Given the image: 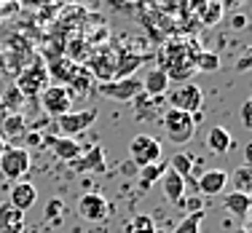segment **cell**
Masks as SVG:
<instances>
[{"label": "cell", "instance_id": "obj_23", "mask_svg": "<svg viewBox=\"0 0 252 233\" xmlns=\"http://www.w3.org/2000/svg\"><path fill=\"white\" fill-rule=\"evenodd\" d=\"M250 196H244V193H228L225 196V212H231L233 217H239V220H247L250 217Z\"/></svg>", "mask_w": 252, "mask_h": 233}, {"label": "cell", "instance_id": "obj_1", "mask_svg": "<svg viewBox=\"0 0 252 233\" xmlns=\"http://www.w3.org/2000/svg\"><path fill=\"white\" fill-rule=\"evenodd\" d=\"M161 121H164V126H166L169 142H175V145H188V142L193 140V134H196V118L193 116H188V113H183V110L166 107L164 116H161Z\"/></svg>", "mask_w": 252, "mask_h": 233}, {"label": "cell", "instance_id": "obj_13", "mask_svg": "<svg viewBox=\"0 0 252 233\" xmlns=\"http://www.w3.org/2000/svg\"><path fill=\"white\" fill-rule=\"evenodd\" d=\"M228 185V172L225 169H207L201 172L199 182H196V190H199L201 196H218L223 193Z\"/></svg>", "mask_w": 252, "mask_h": 233}, {"label": "cell", "instance_id": "obj_40", "mask_svg": "<svg viewBox=\"0 0 252 233\" xmlns=\"http://www.w3.org/2000/svg\"><path fill=\"white\" fill-rule=\"evenodd\" d=\"M156 233H161V231H156Z\"/></svg>", "mask_w": 252, "mask_h": 233}, {"label": "cell", "instance_id": "obj_24", "mask_svg": "<svg viewBox=\"0 0 252 233\" xmlns=\"http://www.w3.org/2000/svg\"><path fill=\"white\" fill-rule=\"evenodd\" d=\"M231 182H233V190H236V193L250 196V190H252V169H250V164H242L239 169H233L231 172Z\"/></svg>", "mask_w": 252, "mask_h": 233}, {"label": "cell", "instance_id": "obj_7", "mask_svg": "<svg viewBox=\"0 0 252 233\" xmlns=\"http://www.w3.org/2000/svg\"><path fill=\"white\" fill-rule=\"evenodd\" d=\"M116 59H118V51H113L110 46H102V51H94L83 67H86V73L92 78H97L99 83H107L116 78Z\"/></svg>", "mask_w": 252, "mask_h": 233}, {"label": "cell", "instance_id": "obj_28", "mask_svg": "<svg viewBox=\"0 0 252 233\" xmlns=\"http://www.w3.org/2000/svg\"><path fill=\"white\" fill-rule=\"evenodd\" d=\"M193 67H196V73H218L220 70V57L215 51H199Z\"/></svg>", "mask_w": 252, "mask_h": 233}, {"label": "cell", "instance_id": "obj_38", "mask_svg": "<svg viewBox=\"0 0 252 233\" xmlns=\"http://www.w3.org/2000/svg\"><path fill=\"white\" fill-rule=\"evenodd\" d=\"M3 150H5V142H3V140H0V155H3Z\"/></svg>", "mask_w": 252, "mask_h": 233}, {"label": "cell", "instance_id": "obj_26", "mask_svg": "<svg viewBox=\"0 0 252 233\" xmlns=\"http://www.w3.org/2000/svg\"><path fill=\"white\" fill-rule=\"evenodd\" d=\"M124 233H156V223L151 214H134L126 220Z\"/></svg>", "mask_w": 252, "mask_h": 233}, {"label": "cell", "instance_id": "obj_11", "mask_svg": "<svg viewBox=\"0 0 252 233\" xmlns=\"http://www.w3.org/2000/svg\"><path fill=\"white\" fill-rule=\"evenodd\" d=\"M134 118L137 121H156V118L164 116L166 107L164 105V97H148V94H137L134 99Z\"/></svg>", "mask_w": 252, "mask_h": 233}, {"label": "cell", "instance_id": "obj_22", "mask_svg": "<svg viewBox=\"0 0 252 233\" xmlns=\"http://www.w3.org/2000/svg\"><path fill=\"white\" fill-rule=\"evenodd\" d=\"M193 11L199 14V22L201 27H215L220 19H223V3H215V0H209V3H196Z\"/></svg>", "mask_w": 252, "mask_h": 233}, {"label": "cell", "instance_id": "obj_37", "mask_svg": "<svg viewBox=\"0 0 252 233\" xmlns=\"http://www.w3.org/2000/svg\"><path fill=\"white\" fill-rule=\"evenodd\" d=\"M3 233H25V223H19V225H11V228H5Z\"/></svg>", "mask_w": 252, "mask_h": 233}, {"label": "cell", "instance_id": "obj_27", "mask_svg": "<svg viewBox=\"0 0 252 233\" xmlns=\"http://www.w3.org/2000/svg\"><path fill=\"white\" fill-rule=\"evenodd\" d=\"M164 169H166V164H161V161H158V164H151V166H142V169H140V188L142 190L153 188V182L161 180Z\"/></svg>", "mask_w": 252, "mask_h": 233}, {"label": "cell", "instance_id": "obj_16", "mask_svg": "<svg viewBox=\"0 0 252 233\" xmlns=\"http://www.w3.org/2000/svg\"><path fill=\"white\" fill-rule=\"evenodd\" d=\"M35 199H38V190H35L32 182H14L8 204L14 206L16 212H25V209H30L35 204Z\"/></svg>", "mask_w": 252, "mask_h": 233}, {"label": "cell", "instance_id": "obj_4", "mask_svg": "<svg viewBox=\"0 0 252 233\" xmlns=\"http://www.w3.org/2000/svg\"><path fill=\"white\" fill-rule=\"evenodd\" d=\"M166 102H169L172 110H183V113H188V116H193V113L201 110L204 94L196 83L188 81V83H180V86L169 88V91H166Z\"/></svg>", "mask_w": 252, "mask_h": 233}, {"label": "cell", "instance_id": "obj_5", "mask_svg": "<svg viewBox=\"0 0 252 233\" xmlns=\"http://www.w3.org/2000/svg\"><path fill=\"white\" fill-rule=\"evenodd\" d=\"M129 158L134 166H151L161 161V142L151 134H137L129 145Z\"/></svg>", "mask_w": 252, "mask_h": 233}, {"label": "cell", "instance_id": "obj_35", "mask_svg": "<svg viewBox=\"0 0 252 233\" xmlns=\"http://www.w3.org/2000/svg\"><path fill=\"white\" fill-rule=\"evenodd\" d=\"M231 27H233V29H244V27H247V16H244V14H236V16L231 19Z\"/></svg>", "mask_w": 252, "mask_h": 233}, {"label": "cell", "instance_id": "obj_32", "mask_svg": "<svg viewBox=\"0 0 252 233\" xmlns=\"http://www.w3.org/2000/svg\"><path fill=\"white\" fill-rule=\"evenodd\" d=\"M22 99H25V97L19 94V88H16V86H8V88H5V94H3V102H5V107L16 110V107L22 105Z\"/></svg>", "mask_w": 252, "mask_h": 233}, {"label": "cell", "instance_id": "obj_15", "mask_svg": "<svg viewBox=\"0 0 252 233\" xmlns=\"http://www.w3.org/2000/svg\"><path fill=\"white\" fill-rule=\"evenodd\" d=\"M27 134V121L22 113H8V116L3 118V134H0V140H11L14 142V147H19V140H25Z\"/></svg>", "mask_w": 252, "mask_h": 233}, {"label": "cell", "instance_id": "obj_10", "mask_svg": "<svg viewBox=\"0 0 252 233\" xmlns=\"http://www.w3.org/2000/svg\"><path fill=\"white\" fill-rule=\"evenodd\" d=\"M40 105H43V110L49 113L51 118H59V116H64V113H70L73 99H70V94L64 86H46L43 91H40Z\"/></svg>", "mask_w": 252, "mask_h": 233}, {"label": "cell", "instance_id": "obj_8", "mask_svg": "<svg viewBox=\"0 0 252 233\" xmlns=\"http://www.w3.org/2000/svg\"><path fill=\"white\" fill-rule=\"evenodd\" d=\"M97 91L107 99H116V102H131L137 94H142V81L140 78H124V81H107L99 83Z\"/></svg>", "mask_w": 252, "mask_h": 233}, {"label": "cell", "instance_id": "obj_17", "mask_svg": "<svg viewBox=\"0 0 252 233\" xmlns=\"http://www.w3.org/2000/svg\"><path fill=\"white\" fill-rule=\"evenodd\" d=\"M49 147L59 161H67V164H75L81 158V145L70 137H49Z\"/></svg>", "mask_w": 252, "mask_h": 233}, {"label": "cell", "instance_id": "obj_21", "mask_svg": "<svg viewBox=\"0 0 252 233\" xmlns=\"http://www.w3.org/2000/svg\"><path fill=\"white\" fill-rule=\"evenodd\" d=\"M231 145H233V140H231V134H228L225 126H212V129L207 131V147H209V153L223 155V153L231 150Z\"/></svg>", "mask_w": 252, "mask_h": 233}, {"label": "cell", "instance_id": "obj_20", "mask_svg": "<svg viewBox=\"0 0 252 233\" xmlns=\"http://www.w3.org/2000/svg\"><path fill=\"white\" fill-rule=\"evenodd\" d=\"M145 62V57L140 54H129V51H118L116 59V78L113 81H124V78H134V70Z\"/></svg>", "mask_w": 252, "mask_h": 233}, {"label": "cell", "instance_id": "obj_34", "mask_svg": "<svg viewBox=\"0 0 252 233\" xmlns=\"http://www.w3.org/2000/svg\"><path fill=\"white\" fill-rule=\"evenodd\" d=\"M62 201H59V199H51L49 201V206H46V217H49V220H57V217H62Z\"/></svg>", "mask_w": 252, "mask_h": 233}, {"label": "cell", "instance_id": "obj_29", "mask_svg": "<svg viewBox=\"0 0 252 233\" xmlns=\"http://www.w3.org/2000/svg\"><path fill=\"white\" fill-rule=\"evenodd\" d=\"M193 164H196V158H190V155H185V153H177V155H172L169 169H172V172H177V175L183 177V180H190Z\"/></svg>", "mask_w": 252, "mask_h": 233}, {"label": "cell", "instance_id": "obj_12", "mask_svg": "<svg viewBox=\"0 0 252 233\" xmlns=\"http://www.w3.org/2000/svg\"><path fill=\"white\" fill-rule=\"evenodd\" d=\"M78 64H73L67 57H57V59H49V64H46V73H49L51 81H57L54 86H67L70 81L78 75Z\"/></svg>", "mask_w": 252, "mask_h": 233}, {"label": "cell", "instance_id": "obj_3", "mask_svg": "<svg viewBox=\"0 0 252 233\" xmlns=\"http://www.w3.org/2000/svg\"><path fill=\"white\" fill-rule=\"evenodd\" d=\"M14 86L19 88L22 97H38V94L49 86V73H46V64L40 62V59L30 62L25 70H19Z\"/></svg>", "mask_w": 252, "mask_h": 233}, {"label": "cell", "instance_id": "obj_6", "mask_svg": "<svg viewBox=\"0 0 252 233\" xmlns=\"http://www.w3.org/2000/svg\"><path fill=\"white\" fill-rule=\"evenodd\" d=\"M54 121H57L59 137H70V140H73V134L86 131L94 121H97V107H86V110H70V113H64V116L54 118Z\"/></svg>", "mask_w": 252, "mask_h": 233}, {"label": "cell", "instance_id": "obj_19", "mask_svg": "<svg viewBox=\"0 0 252 233\" xmlns=\"http://www.w3.org/2000/svg\"><path fill=\"white\" fill-rule=\"evenodd\" d=\"M75 169L78 172H105V150H102V145H92L86 150V155H81V158L75 161Z\"/></svg>", "mask_w": 252, "mask_h": 233}, {"label": "cell", "instance_id": "obj_2", "mask_svg": "<svg viewBox=\"0 0 252 233\" xmlns=\"http://www.w3.org/2000/svg\"><path fill=\"white\" fill-rule=\"evenodd\" d=\"M27 172H30V150L25 145H19V147L5 145L3 155H0V175L8 182H19Z\"/></svg>", "mask_w": 252, "mask_h": 233}, {"label": "cell", "instance_id": "obj_25", "mask_svg": "<svg viewBox=\"0 0 252 233\" xmlns=\"http://www.w3.org/2000/svg\"><path fill=\"white\" fill-rule=\"evenodd\" d=\"M89 83H92V75L86 73V67H81V70H78V75L67 83V86H64V88H67V94H70V99H73V97H78V99L86 97V94H89Z\"/></svg>", "mask_w": 252, "mask_h": 233}, {"label": "cell", "instance_id": "obj_18", "mask_svg": "<svg viewBox=\"0 0 252 233\" xmlns=\"http://www.w3.org/2000/svg\"><path fill=\"white\" fill-rule=\"evenodd\" d=\"M169 78H166L164 70L153 67L148 70L145 81H142V94H148V97H166V91H169Z\"/></svg>", "mask_w": 252, "mask_h": 233}, {"label": "cell", "instance_id": "obj_14", "mask_svg": "<svg viewBox=\"0 0 252 233\" xmlns=\"http://www.w3.org/2000/svg\"><path fill=\"white\" fill-rule=\"evenodd\" d=\"M161 190H164V199L166 201L180 204V201L185 199V180L177 175V172H172L169 166H166L164 175H161Z\"/></svg>", "mask_w": 252, "mask_h": 233}, {"label": "cell", "instance_id": "obj_31", "mask_svg": "<svg viewBox=\"0 0 252 233\" xmlns=\"http://www.w3.org/2000/svg\"><path fill=\"white\" fill-rule=\"evenodd\" d=\"M201 220H204V212H190V214H185V217L177 223L175 233H201Z\"/></svg>", "mask_w": 252, "mask_h": 233}, {"label": "cell", "instance_id": "obj_9", "mask_svg": "<svg viewBox=\"0 0 252 233\" xmlns=\"http://www.w3.org/2000/svg\"><path fill=\"white\" fill-rule=\"evenodd\" d=\"M78 214L86 223H105L110 217V204L102 193H83L78 199Z\"/></svg>", "mask_w": 252, "mask_h": 233}, {"label": "cell", "instance_id": "obj_39", "mask_svg": "<svg viewBox=\"0 0 252 233\" xmlns=\"http://www.w3.org/2000/svg\"><path fill=\"white\" fill-rule=\"evenodd\" d=\"M239 233H250V231H247V228H242V231H239Z\"/></svg>", "mask_w": 252, "mask_h": 233}, {"label": "cell", "instance_id": "obj_36", "mask_svg": "<svg viewBox=\"0 0 252 233\" xmlns=\"http://www.w3.org/2000/svg\"><path fill=\"white\" fill-rule=\"evenodd\" d=\"M236 70H239V73H247V70H250V54H244V57H242V59H239V64H236Z\"/></svg>", "mask_w": 252, "mask_h": 233}, {"label": "cell", "instance_id": "obj_33", "mask_svg": "<svg viewBox=\"0 0 252 233\" xmlns=\"http://www.w3.org/2000/svg\"><path fill=\"white\" fill-rule=\"evenodd\" d=\"M239 116H242V126L250 131V129H252V99H244V102H242Z\"/></svg>", "mask_w": 252, "mask_h": 233}, {"label": "cell", "instance_id": "obj_30", "mask_svg": "<svg viewBox=\"0 0 252 233\" xmlns=\"http://www.w3.org/2000/svg\"><path fill=\"white\" fill-rule=\"evenodd\" d=\"M19 223H25V214L16 212L8 201H5V204H0V233H3L5 228H11V225H19Z\"/></svg>", "mask_w": 252, "mask_h": 233}]
</instances>
